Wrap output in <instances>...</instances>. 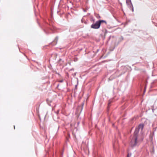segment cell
I'll return each mask as SVG.
<instances>
[{"label":"cell","mask_w":157,"mask_h":157,"mask_svg":"<svg viewBox=\"0 0 157 157\" xmlns=\"http://www.w3.org/2000/svg\"><path fill=\"white\" fill-rule=\"evenodd\" d=\"M143 125L142 124H140L136 128L133 139L131 141V145L132 147H134V146H135L136 144H137L139 132L141 130H142L143 129Z\"/></svg>","instance_id":"6da1fadb"},{"label":"cell","mask_w":157,"mask_h":157,"mask_svg":"<svg viewBox=\"0 0 157 157\" xmlns=\"http://www.w3.org/2000/svg\"><path fill=\"white\" fill-rule=\"evenodd\" d=\"M103 22H105V21H103V20H99V21H97L95 23H94L92 26H91V27L92 28H94V29H99L100 27V26L101 25V24Z\"/></svg>","instance_id":"7a4b0ae2"},{"label":"cell","mask_w":157,"mask_h":157,"mask_svg":"<svg viewBox=\"0 0 157 157\" xmlns=\"http://www.w3.org/2000/svg\"><path fill=\"white\" fill-rule=\"evenodd\" d=\"M126 3H127V6L129 7V8L130 9V10H131L132 12H133L134 9H133V5H132L131 1V0H127Z\"/></svg>","instance_id":"3957f363"},{"label":"cell","mask_w":157,"mask_h":157,"mask_svg":"<svg viewBox=\"0 0 157 157\" xmlns=\"http://www.w3.org/2000/svg\"><path fill=\"white\" fill-rule=\"evenodd\" d=\"M128 157H129V155H128Z\"/></svg>","instance_id":"277c9868"}]
</instances>
